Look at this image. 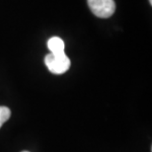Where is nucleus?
<instances>
[{
  "instance_id": "2",
  "label": "nucleus",
  "mask_w": 152,
  "mask_h": 152,
  "mask_svg": "<svg viewBox=\"0 0 152 152\" xmlns=\"http://www.w3.org/2000/svg\"><path fill=\"white\" fill-rule=\"evenodd\" d=\"M91 12L98 18H110L115 11L114 0H87Z\"/></svg>"
},
{
  "instance_id": "3",
  "label": "nucleus",
  "mask_w": 152,
  "mask_h": 152,
  "mask_svg": "<svg viewBox=\"0 0 152 152\" xmlns=\"http://www.w3.org/2000/svg\"><path fill=\"white\" fill-rule=\"evenodd\" d=\"M48 48L51 54L64 53V42L58 37H53L48 41Z\"/></svg>"
},
{
  "instance_id": "1",
  "label": "nucleus",
  "mask_w": 152,
  "mask_h": 152,
  "mask_svg": "<svg viewBox=\"0 0 152 152\" xmlns=\"http://www.w3.org/2000/svg\"><path fill=\"white\" fill-rule=\"evenodd\" d=\"M45 63L48 69L53 74H63L70 68V59L65 53L61 54H47Z\"/></svg>"
},
{
  "instance_id": "5",
  "label": "nucleus",
  "mask_w": 152,
  "mask_h": 152,
  "mask_svg": "<svg viewBox=\"0 0 152 152\" xmlns=\"http://www.w3.org/2000/svg\"><path fill=\"white\" fill-rule=\"evenodd\" d=\"M149 3H150V5L152 4V0H149Z\"/></svg>"
},
{
  "instance_id": "4",
  "label": "nucleus",
  "mask_w": 152,
  "mask_h": 152,
  "mask_svg": "<svg viewBox=\"0 0 152 152\" xmlns=\"http://www.w3.org/2000/svg\"><path fill=\"white\" fill-rule=\"evenodd\" d=\"M10 115H11L10 109L4 107V106H0V127L9 120Z\"/></svg>"
},
{
  "instance_id": "6",
  "label": "nucleus",
  "mask_w": 152,
  "mask_h": 152,
  "mask_svg": "<svg viewBox=\"0 0 152 152\" xmlns=\"http://www.w3.org/2000/svg\"><path fill=\"white\" fill-rule=\"evenodd\" d=\"M22 152H29V151H22Z\"/></svg>"
}]
</instances>
